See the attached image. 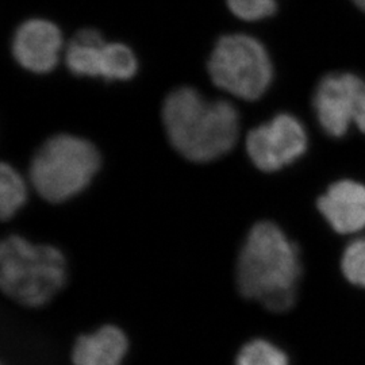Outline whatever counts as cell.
<instances>
[{
	"label": "cell",
	"instance_id": "6",
	"mask_svg": "<svg viewBox=\"0 0 365 365\" xmlns=\"http://www.w3.org/2000/svg\"><path fill=\"white\" fill-rule=\"evenodd\" d=\"M307 145L304 126L289 114H279L249 131L245 143L249 158L262 172H277L291 165L306 153Z\"/></svg>",
	"mask_w": 365,
	"mask_h": 365
},
{
	"label": "cell",
	"instance_id": "2",
	"mask_svg": "<svg viewBox=\"0 0 365 365\" xmlns=\"http://www.w3.org/2000/svg\"><path fill=\"white\" fill-rule=\"evenodd\" d=\"M163 123L172 146L194 163H210L227 155L240 133L235 106L207 101L191 87L178 88L167 96Z\"/></svg>",
	"mask_w": 365,
	"mask_h": 365
},
{
	"label": "cell",
	"instance_id": "8",
	"mask_svg": "<svg viewBox=\"0 0 365 365\" xmlns=\"http://www.w3.org/2000/svg\"><path fill=\"white\" fill-rule=\"evenodd\" d=\"M63 48L60 29L45 19H29L15 31L13 53L18 64L30 72L46 73L58 63Z\"/></svg>",
	"mask_w": 365,
	"mask_h": 365
},
{
	"label": "cell",
	"instance_id": "11",
	"mask_svg": "<svg viewBox=\"0 0 365 365\" xmlns=\"http://www.w3.org/2000/svg\"><path fill=\"white\" fill-rule=\"evenodd\" d=\"M105 46L103 37L98 30H80L66 46V63L69 71L76 76L101 78Z\"/></svg>",
	"mask_w": 365,
	"mask_h": 365
},
{
	"label": "cell",
	"instance_id": "1",
	"mask_svg": "<svg viewBox=\"0 0 365 365\" xmlns=\"http://www.w3.org/2000/svg\"><path fill=\"white\" fill-rule=\"evenodd\" d=\"M302 274L299 249L274 222L261 221L249 232L237 260V286L242 297L272 312L289 310Z\"/></svg>",
	"mask_w": 365,
	"mask_h": 365
},
{
	"label": "cell",
	"instance_id": "15",
	"mask_svg": "<svg viewBox=\"0 0 365 365\" xmlns=\"http://www.w3.org/2000/svg\"><path fill=\"white\" fill-rule=\"evenodd\" d=\"M341 271L351 284L365 289V237L354 240L345 248Z\"/></svg>",
	"mask_w": 365,
	"mask_h": 365
},
{
	"label": "cell",
	"instance_id": "14",
	"mask_svg": "<svg viewBox=\"0 0 365 365\" xmlns=\"http://www.w3.org/2000/svg\"><path fill=\"white\" fill-rule=\"evenodd\" d=\"M235 365H289V359L272 342L256 339L241 348L237 354Z\"/></svg>",
	"mask_w": 365,
	"mask_h": 365
},
{
	"label": "cell",
	"instance_id": "12",
	"mask_svg": "<svg viewBox=\"0 0 365 365\" xmlns=\"http://www.w3.org/2000/svg\"><path fill=\"white\" fill-rule=\"evenodd\" d=\"M27 187L24 178L11 165H0V215L10 220L26 203Z\"/></svg>",
	"mask_w": 365,
	"mask_h": 365
},
{
	"label": "cell",
	"instance_id": "9",
	"mask_svg": "<svg viewBox=\"0 0 365 365\" xmlns=\"http://www.w3.org/2000/svg\"><path fill=\"white\" fill-rule=\"evenodd\" d=\"M318 210L339 235H353L365 230V184L344 179L329 185L318 199Z\"/></svg>",
	"mask_w": 365,
	"mask_h": 365
},
{
	"label": "cell",
	"instance_id": "3",
	"mask_svg": "<svg viewBox=\"0 0 365 365\" xmlns=\"http://www.w3.org/2000/svg\"><path fill=\"white\" fill-rule=\"evenodd\" d=\"M66 261L52 245H39L10 235L0 245V287L10 299L42 307L64 287Z\"/></svg>",
	"mask_w": 365,
	"mask_h": 365
},
{
	"label": "cell",
	"instance_id": "18",
	"mask_svg": "<svg viewBox=\"0 0 365 365\" xmlns=\"http://www.w3.org/2000/svg\"><path fill=\"white\" fill-rule=\"evenodd\" d=\"M353 1L357 7H360L363 11H365V0H353Z\"/></svg>",
	"mask_w": 365,
	"mask_h": 365
},
{
	"label": "cell",
	"instance_id": "4",
	"mask_svg": "<svg viewBox=\"0 0 365 365\" xmlns=\"http://www.w3.org/2000/svg\"><path fill=\"white\" fill-rule=\"evenodd\" d=\"M101 163V155L90 141L57 134L41 145L31 158L29 178L42 199L63 203L90 185Z\"/></svg>",
	"mask_w": 365,
	"mask_h": 365
},
{
	"label": "cell",
	"instance_id": "5",
	"mask_svg": "<svg viewBox=\"0 0 365 365\" xmlns=\"http://www.w3.org/2000/svg\"><path fill=\"white\" fill-rule=\"evenodd\" d=\"M212 83L244 101H256L269 88L272 64L262 43L247 34L223 36L209 60Z\"/></svg>",
	"mask_w": 365,
	"mask_h": 365
},
{
	"label": "cell",
	"instance_id": "7",
	"mask_svg": "<svg viewBox=\"0 0 365 365\" xmlns=\"http://www.w3.org/2000/svg\"><path fill=\"white\" fill-rule=\"evenodd\" d=\"M364 81L352 73H331L318 84L314 108L321 128L330 137H344L354 125Z\"/></svg>",
	"mask_w": 365,
	"mask_h": 365
},
{
	"label": "cell",
	"instance_id": "17",
	"mask_svg": "<svg viewBox=\"0 0 365 365\" xmlns=\"http://www.w3.org/2000/svg\"><path fill=\"white\" fill-rule=\"evenodd\" d=\"M354 126H357V129L365 134V81L361 92H360L359 108H357V114L354 119Z\"/></svg>",
	"mask_w": 365,
	"mask_h": 365
},
{
	"label": "cell",
	"instance_id": "16",
	"mask_svg": "<svg viewBox=\"0 0 365 365\" xmlns=\"http://www.w3.org/2000/svg\"><path fill=\"white\" fill-rule=\"evenodd\" d=\"M227 6L235 16L244 21H260L276 11V0H227Z\"/></svg>",
	"mask_w": 365,
	"mask_h": 365
},
{
	"label": "cell",
	"instance_id": "13",
	"mask_svg": "<svg viewBox=\"0 0 365 365\" xmlns=\"http://www.w3.org/2000/svg\"><path fill=\"white\" fill-rule=\"evenodd\" d=\"M137 72V58L130 48L118 43V42H106L103 57H102V69L101 78L107 81L113 80H129Z\"/></svg>",
	"mask_w": 365,
	"mask_h": 365
},
{
	"label": "cell",
	"instance_id": "10",
	"mask_svg": "<svg viewBox=\"0 0 365 365\" xmlns=\"http://www.w3.org/2000/svg\"><path fill=\"white\" fill-rule=\"evenodd\" d=\"M128 348L125 333L119 327L106 325L78 337L71 359L73 365H120Z\"/></svg>",
	"mask_w": 365,
	"mask_h": 365
}]
</instances>
